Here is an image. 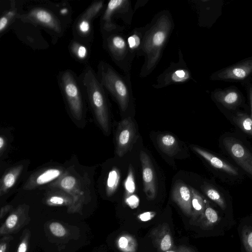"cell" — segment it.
<instances>
[{
	"label": "cell",
	"instance_id": "obj_1",
	"mask_svg": "<svg viewBox=\"0 0 252 252\" xmlns=\"http://www.w3.org/2000/svg\"><path fill=\"white\" fill-rule=\"evenodd\" d=\"M174 27L172 14L166 9L158 12L148 23L142 46L136 55L144 59L139 73L140 77H146L156 68Z\"/></svg>",
	"mask_w": 252,
	"mask_h": 252
},
{
	"label": "cell",
	"instance_id": "obj_2",
	"mask_svg": "<svg viewBox=\"0 0 252 252\" xmlns=\"http://www.w3.org/2000/svg\"><path fill=\"white\" fill-rule=\"evenodd\" d=\"M79 80L95 121L105 133L110 128V111L107 93L99 81L96 72L86 66L78 76Z\"/></svg>",
	"mask_w": 252,
	"mask_h": 252
},
{
	"label": "cell",
	"instance_id": "obj_3",
	"mask_svg": "<svg viewBox=\"0 0 252 252\" xmlns=\"http://www.w3.org/2000/svg\"><path fill=\"white\" fill-rule=\"evenodd\" d=\"M96 74L106 93L117 102L121 112H126L134 103L130 74L119 73L109 63L100 61Z\"/></svg>",
	"mask_w": 252,
	"mask_h": 252
},
{
	"label": "cell",
	"instance_id": "obj_4",
	"mask_svg": "<svg viewBox=\"0 0 252 252\" xmlns=\"http://www.w3.org/2000/svg\"><path fill=\"white\" fill-rule=\"evenodd\" d=\"M58 81L71 117L76 122H83L86 116V99L78 77L72 70L67 69L59 73Z\"/></svg>",
	"mask_w": 252,
	"mask_h": 252
},
{
	"label": "cell",
	"instance_id": "obj_5",
	"mask_svg": "<svg viewBox=\"0 0 252 252\" xmlns=\"http://www.w3.org/2000/svg\"><path fill=\"white\" fill-rule=\"evenodd\" d=\"M79 163H69L64 174L58 180L46 187L63 189L69 194L73 203H81L90 195L93 189L91 173Z\"/></svg>",
	"mask_w": 252,
	"mask_h": 252
},
{
	"label": "cell",
	"instance_id": "obj_6",
	"mask_svg": "<svg viewBox=\"0 0 252 252\" xmlns=\"http://www.w3.org/2000/svg\"><path fill=\"white\" fill-rule=\"evenodd\" d=\"M125 27L101 32L102 45L112 61L124 74H129L132 66Z\"/></svg>",
	"mask_w": 252,
	"mask_h": 252
},
{
	"label": "cell",
	"instance_id": "obj_7",
	"mask_svg": "<svg viewBox=\"0 0 252 252\" xmlns=\"http://www.w3.org/2000/svg\"><path fill=\"white\" fill-rule=\"evenodd\" d=\"M221 150L252 178V149L239 134L227 132L219 139Z\"/></svg>",
	"mask_w": 252,
	"mask_h": 252
},
{
	"label": "cell",
	"instance_id": "obj_8",
	"mask_svg": "<svg viewBox=\"0 0 252 252\" xmlns=\"http://www.w3.org/2000/svg\"><path fill=\"white\" fill-rule=\"evenodd\" d=\"M17 19L39 26L52 35L57 37L63 35L66 25L55 12L40 6L32 7L24 13H18Z\"/></svg>",
	"mask_w": 252,
	"mask_h": 252
},
{
	"label": "cell",
	"instance_id": "obj_9",
	"mask_svg": "<svg viewBox=\"0 0 252 252\" xmlns=\"http://www.w3.org/2000/svg\"><path fill=\"white\" fill-rule=\"evenodd\" d=\"M133 14L130 0L109 1L100 18V31H109L121 27L115 23V19L122 20L126 26H130Z\"/></svg>",
	"mask_w": 252,
	"mask_h": 252
},
{
	"label": "cell",
	"instance_id": "obj_10",
	"mask_svg": "<svg viewBox=\"0 0 252 252\" xmlns=\"http://www.w3.org/2000/svg\"><path fill=\"white\" fill-rule=\"evenodd\" d=\"M104 7L103 0L94 2L77 18L72 26L74 39L90 46L94 37L93 21Z\"/></svg>",
	"mask_w": 252,
	"mask_h": 252
},
{
	"label": "cell",
	"instance_id": "obj_11",
	"mask_svg": "<svg viewBox=\"0 0 252 252\" xmlns=\"http://www.w3.org/2000/svg\"><path fill=\"white\" fill-rule=\"evenodd\" d=\"M192 79L191 71L184 59L180 48L178 49V61L172 62L157 77L152 86L160 89L172 85L186 83Z\"/></svg>",
	"mask_w": 252,
	"mask_h": 252
},
{
	"label": "cell",
	"instance_id": "obj_12",
	"mask_svg": "<svg viewBox=\"0 0 252 252\" xmlns=\"http://www.w3.org/2000/svg\"><path fill=\"white\" fill-rule=\"evenodd\" d=\"M68 164H52L37 169L28 178L23 189L30 190L46 187L60 179L66 171Z\"/></svg>",
	"mask_w": 252,
	"mask_h": 252
},
{
	"label": "cell",
	"instance_id": "obj_13",
	"mask_svg": "<svg viewBox=\"0 0 252 252\" xmlns=\"http://www.w3.org/2000/svg\"><path fill=\"white\" fill-rule=\"evenodd\" d=\"M136 136V129L130 117L119 123L115 139L116 153L119 157H122L132 149Z\"/></svg>",
	"mask_w": 252,
	"mask_h": 252
},
{
	"label": "cell",
	"instance_id": "obj_14",
	"mask_svg": "<svg viewBox=\"0 0 252 252\" xmlns=\"http://www.w3.org/2000/svg\"><path fill=\"white\" fill-rule=\"evenodd\" d=\"M192 149L220 175L235 180L240 179L242 177L238 168L220 156L197 146H192Z\"/></svg>",
	"mask_w": 252,
	"mask_h": 252
},
{
	"label": "cell",
	"instance_id": "obj_15",
	"mask_svg": "<svg viewBox=\"0 0 252 252\" xmlns=\"http://www.w3.org/2000/svg\"><path fill=\"white\" fill-rule=\"evenodd\" d=\"M142 168L143 189L147 196L153 198L157 192V179L149 156L143 151L140 153Z\"/></svg>",
	"mask_w": 252,
	"mask_h": 252
},
{
	"label": "cell",
	"instance_id": "obj_16",
	"mask_svg": "<svg viewBox=\"0 0 252 252\" xmlns=\"http://www.w3.org/2000/svg\"><path fill=\"white\" fill-rule=\"evenodd\" d=\"M252 74V60L229 66L217 75H212V79L241 80Z\"/></svg>",
	"mask_w": 252,
	"mask_h": 252
},
{
	"label": "cell",
	"instance_id": "obj_17",
	"mask_svg": "<svg viewBox=\"0 0 252 252\" xmlns=\"http://www.w3.org/2000/svg\"><path fill=\"white\" fill-rule=\"evenodd\" d=\"M27 165V162L23 161L4 171L0 180V196L6 194L15 187Z\"/></svg>",
	"mask_w": 252,
	"mask_h": 252
},
{
	"label": "cell",
	"instance_id": "obj_18",
	"mask_svg": "<svg viewBox=\"0 0 252 252\" xmlns=\"http://www.w3.org/2000/svg\"><path fill=\"white\" fill-rule=\"evenodd\" d=\"M148 28V24L144 27L134 28L126 35L129 56L132 62L141 49Z\"/></svg>",
	"mask_w": 252,
	"mask_h": 252
},
{
	"label": "cell",
	"instance_id": "obj_19",
	"mask_svg": "<svg viewBox=\"0 0 252 252\" xmlns=\"http://www.w3.org/2000/svg\"><path fill=\"white\" fill-rule=\"evenodd\" d=\"M212 95L217 102L229 110L235 109L242 102L240 94L232 89L216 91Z\"/></svg>",
	"mask_w": 252,
	"mask_h": 252
},
{
	"label": "cell",
	"instance_id": "obj_20",
	"mask_svg": "<svg viewBox=\"0 0 252 252\" xmlns=\"http://www.w3.org/2000/svg\"><path fill=\"white\" fill-rule=\"evenodd\" d=\"M200 188L209 199L216 203L222 210H226L227 207V200L222 188L208 182L203 183Z\"/></svg>",
	"mask_w": 252,
	"mask_h": 252
},
{
	"label": "cell",
	"instance_id": "obj_21",
	"mask_svg": "<svg viewBox=\"0 0 252 252\" xmlns=\"http://www.w3.org/2000/svg\"><path fill=\"white\" fill-rule=\"evenodd\" d=\"M89 46L73 39L68 45L70 55L77 62L86 63L90 57Z\"/></svg>",
	"mask_w": 252,
	"mask_h": 252
},
{
	"label": "cell",
	"instance_id": "obj_22",
	"mask_svg": "<svg viewBox=\"0 0 252 252\" xmlns=\"http://www.w3.org/2000/svg\"><path fill=\"white\" fill-rule=\"evenodd\" d=\"M48 189L47 194V202L51 205H62L73 203L72 197L64 190L56 188Z\"/></svg>",
	"mask_w": 252,
	"mask_h": 252
},
{
	"label": "cell",
	"instance_id": "obj_23",
	"mask_svg": "<svg viewBox=\"0 0 252 252\" xmlns=\"http://www.w3.org/2000/svg\"><path fill=\"white\" fill-rule=\"evenodd\" d=\"M231 120L242 132L252 137V118L251 116L238 111L232 114Z\"/></svg>",
	"mask_w": 252,
	"mask_h": 252
},
{
	"label": "cell",
	"instance_id": "obj_24",
	"mask_svg": "<svg viewBox=\"0 0 252 252\" xmlns=\"http://www.w3.org/2000/svg\"><path fill=\"white\" fill-rule=\"evenodd\" d=\"M174 198L183 206L189 207L191 200V192L190 188L182 182L177 183L173 188Z\"/></svg>",
	"mask_w": 252,
	"mask_h": 252
},
{
	"label": "cell",
	"instance_id": "obj_25",
	"mask_svg": "<svg viewBox=\"0 0 252 252\" xmlns=\"http://www.w3.org/2000/svg\"><path fill=\"white\" fill-rule=\"evenodd\" d=\"M120 180V173L117 167H112L107 174L105 183L106 194L110 196L117 190Z\"/></svg>",
	"mask_w": 252,
	"mask_h": 252
},
{
	"label": "cell",
	"instance_id": "obj_26",
	"mask_svg": "<svg viewBox=\"0 0 252 252\" xmlns=\"http://www.w3.org/2000/svg\"><path fill=\"white\" fill-rule=\"evenodd\" d=\"M157 141L161 150L169 155L174 153L178 147L176 138L170 134H164L158 136Z\"/></svg>",
	"mask_w": 252,
	"mask_h": 252
},
{
	"label": "cell",
	"instance_id": "obj_27",
	"mask_svg": "<svg viewBox=\"0 0 252 252\" xmlns=\"http://www.w3.org/2000/svg\"><path fill=\"white\" fill-rule=\"evenodd\" d=\"M18 13L15 6L4 11L0 18V32L3 33L8 28L13 20L17 18Z\"/></svg>",
	"mask_w": 252,
	"mask_h": 252
},
{
	"label": "cell",
	"instance_id": "obj_28",
	"mask_svg": "<svg viewBox=\"0 0 252 252\" xmlns=\"http://www.w3.org/2000/svg\"><path fill=\"white\" fill-rule=\"evenodd\" d=\"M242 239L246 252H252V227H245L243 229Z\"/></svg>",
	"mask_w": 252,
	"mask_h": 252
},
{
	"label": "cell",
	"instance_id": "obj_29",
	"mask_svg": "<svg viewBox=\"0 0 252 252\" xmlns=\"http://www.w3.org/2000/svg\"><path fill=\"white\" fill-rule=\"evenodd\" d=\"M125 189L127 194H132L135 191V185L133 176V169L130 164L128 173L125 183Z\"/></svg>",
	"mask_w": 252,
	"mask_h": 252
},
{
	"label": "cell",
	"instance_id": "obj_30",
	"mask_svg": "<svg viewBox=\"0 0 252 252\" xmlns=\"http://www.w3.org/2000/svg\"><path fill=\"white\" fill-rule=\"evenodd\" d=\"M204 213L206 220L209 225H214L219 221L220 218L217 212L208 204H206Z\"/></svg>",
	"mask_w": 252,
	"mask_h": 252
},
{
	"label": "cell",
	"instance_id": "obj_31",
	"mask_svg": "<svg viewBox=\"0 0 252 252\" xmlns=\"http://www.w3.org/2000/svg\"><path fill=\"white\" fill-rule=\"evenodd\" d=\"M6 131H1L0 134V157L1 159L7 151L9 140Z\"/></svg>",
	"mask_w": 252,
	"mask_h": 252
},
{
	"label": "cell",
	"instance_id": "obj_32",
	"mask_svg": "<svg viewBox=\"0 0 252 252\" xmlns=\"http://www.w3.org/2000/svg\"><path fill=\"white\" fill-rule=\"evenodd\" d=\"M49 228L51 232L58 237L63 236L66 233L64 227L61 223L57 222H52L50 224Z\"/></svg>",
	"mask_w": 252,
	"mask_h": 252
},
{
	"label": "cell",
	"instance_id": "obj_33",
	"mask_svg": "<svg viewBox=\"0 0 252 252\" xmlns=\"http://www.w3.org/2000/svg\"><path fill=\"white\" fill-rule=\"evenodd\" d=\"M18 217L15 214L10 215L6 219L5 223L6 226L9 228L14 227L17 223Z\"/></svg>",
	"mask_w": 252,
	"mask_h": 252
},
{
	"label": "cell",
	"instance_id": "obj_34",
	"mask_svg": "<svg viewBox=\"0 0 252 252\" xmlns=\"http://www.w3.org/2000/svg\"><path fill=\"white\" fill-rule=\"evenodd\" d=\"M171 238L169 235H166L162 239L161 244L160 248L162 251H166L168 250L171 246Z\"/></svg>",
	"mask_w": 252,
	"mask_h": 252
},
{
	"label": "cell",
	"instance_id": "obj_35",
	"mask_svg": "<svg viewBox=\"0 0 252 252\" xmlns=\"http://www.w3.org/2000/svg\"><path fill=\"white\" fill-rule=\"evenodd\" d=\"M126 202L128 205L132 209L136 208L139 202L138 197L134 195H132L128 197L126 199Z\"/></svg>",
	"mask_w": 252,
	"mask_h": 252
},
{
	"label": "cell",
	"instance_id": "obj_36",
	"mask_svg": "<svg viewBox=\"0 0 252 252\" xmlns=\"http://www.w3.org/2000/svg\"><path fill=\"white\" fill-rule=\"evenodd\" d=\"M148 2V0H138L137 1V2L136 3H135V5H134V9H133V11H134V13L135 12V11L139 8V7H142L144 5H145L146 3Z\"/></svg>",
	"mask_w": 252,
	"mask_h": 252
},
{
	"label": "cell",
	"instance_id": "obj_37",
	"mask_svg": "<svg viewBox=\"0 0 252 252\" xmlns=\"http://www.w3.org/2000/svg\"><path fill=\"white\" fill-rule=\"evenodd\" d=\"M150 212H146L140 215V218L142 221H147L152 218Z\"/></svg>",
	"mask_w": 252,
	"mask_h": 252
},
{
	"label": "cell",
	"instance_id": "obj_38",
	"mask_svg": "<svg viewBox=\"0 0 252 252\" xmlns=\"http://www.w3.org/2000/svg\"><path fill=\"white\" fill-rule=\"evenodd\" d=\"M119 245L121 248H125L127 245V240L124 237H121L119 241Z\"/></svg>",
	"mask_w": 252,
	"mask_h": 252
},
{
	"label": "cell",
	"instance_id": "obj_39",
	"mask_svg": "<svg viewBox=\"0 0 252 252\" xmlns=\"http://www.w3.org/2000/svg\"><path fill=\"white\" fill-rule=\"evenodd\" d=\"M27 246L25 242H22L19 245L17 252H26Z\"/></svg>",
	"mask_w": 252,
	"mask_h": 252
},
{
	"label": "cell",
	"instance_id": "obj_40",
	"mask_svg": "<svg viewBox=\"0 0 252 252\" xmlns=\"http://www.w3.org/2000/svg\"><path fill=\"white\" fill-rule=\"evenodd\" d=\"M250 100L251 109V117L252 118V88L250 90Z\"/></svg>",
	"mask_w": 252,
	"mask_h": 252
},
{
	"label": "cell",
	"instance_id": "obj_41",
	"mask_svg": "<svg viewBox=\"0 0 252 252\" xmlns=\"http://www.w3.org/2000/svg\"><path fill=\"white\" fill-rule=\"evenodd\" d=\"M0 252H3L2 249L1 248L0 249Z\"/></svg>",
	"mask_w": 252,
	"mask_h": 252
},
{
	"label": "cell",
	"instance_id": "obj_42",
	"mask_svg": "<svg viewBox=\"0 0 252 252\" xmlns=\"http://www.w3.org/2000/svg\"><path fill=\"white\" fill-rule=\"evenodd\" d=\"M166 252H173V251H167Z\"/></svg>",
	"mask_w": 252,
	"mask_h": 252
}]
</instances>
